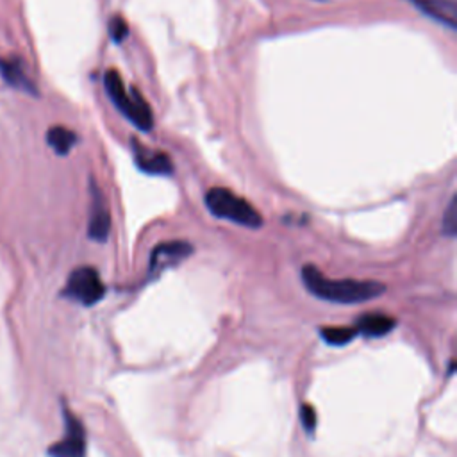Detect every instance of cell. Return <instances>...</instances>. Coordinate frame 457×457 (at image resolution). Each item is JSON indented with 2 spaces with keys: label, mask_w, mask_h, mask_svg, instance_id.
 <instances>
[{
  "label": "cell",
  "mask_w": 457,
  "mask_h": 457,
  "mask_svg": "<svg viewBox=\"0 0 457 457\" xmlns=\"http://www.w3.org/2000/svg\"><path fill=\"white\" fill-rule=\"evenodd\" d=\"M302 282L311 295L332 303H362L378 298L386 291L384 284L373 280L328 278L314 264L302 268Z\"/></svg>",
  "instance_id": "6da1fadb"
},
{
  "label": "cell",
  "mask_w": 457,
  "mask_h": 457,
  "mask_svg": "<svg viewBox=\"0 0 457 457\" xmlns=\"http://www.w3.org/2000/svg\"><path fill=\"white\" fill-rule=\"evenodd\" d=\"M104 87L112 105L139 130L148 132L154 127L152 109L136 87H125L118 70H107L104 75Z\"/></svg>",
  "instance_id": "7a4b0ae2"
},
{
  "label": "cell",
  "mask_w": 457,
  "mask_h": 457,
  "mask_svg": "<svg viewBox=\"0 0 457 457\" xmlns=\"http://www.w3.org/2000/svg\"><path fill=\"white\" fill-rule=\"evenodd\" d=\"M205 205L209 212L220 220H227L248 228H257L262 225V216L259 211L227 187H211L205 193Z\"/></svg>",
  "instance_id": "3957f363"
},
{
  "label": "cell",
  "mask_w": 457,
  "mask_h": 457,
  "mask_svg": "<svg viewBox=\"0 0 457 457\" xmlns=\"http://www.w3.org/2000/svg\"><path fill=\"white\" fill-rule=\"evenodd\" d=\"M62 295L79 302L80 305L91 307L104 298L105 286L95 268L79 266L70 273Z\"/></svg>",
  "instance_id": "277c9868"
},
{
  "label": "cell",
  "mask_w": 457,
  "mask_h": 457,
  "mask_svg": "<svg viewBox=\"0 0 457 457\" xmlns=\"http://www.w3.org/2000/svg\"><path fill=\"white\" fill-rule=\"evenodd\" d=\"M64 436L48 448L50 457H86V432L80 420L70 411L62 409Z\"/></svg>",
  "instance_id": "5b68a950"
},
{
  "label": "cell",
  "mask_w": 457,
  "mask_h": 457,
  "mask_svg": "<svg viewBox=\"0 0 457 457\" xmlns=\"http://www.w3.org/2000/svg\"><path fill=\"white\" fill-rule=\"evenodd\" d=\"M193 252V246L186 241H166L157 245L150 255V268L148 277H155L170 266L179 264Z\"/></svg>",
  "instance_id": "8992f818"
},
{
  "label": "cell",
  "mask_w": 457,
  "mask_h": 457,
  "mask_svg": "<svg viewBox=\"0 0 457 457\" xmlns=\"http://www.w3.org/2000/svg\"><path fill=\"white\" fill-rule=\"evenodd\" d=\"M132 154H134L136 166L143 173L161 175V177H168L173 173L171 159L161 150H154L145 145H139L137 141H132Z\"/></svg>",
  "instance_id": "52a82bcc"
},
{
  "label": "cell",
  "mask_w": 457,
  "mask_h": 457,
  "mask_svg": "<svg viewBox=\"0 0 457 457\" xmlns=\"http://www.w3.org/2000/svg\"><path fill=\"white\" fill-rule=\"evenodd\" d=\"M111 230V214L104 200L102 191L91 182V214L87 225V236L95 241H105Z\"/></svg>",
  "instance_id": "ba28073f"
},
{
  "label": "cell",
  "mask_w": 457,
  "mask_h": 457,
  "mask_svg": "<svg viewBox=\"0 0 457 457\" xmlns=\"http://www.w3.org/2000/svg\"><path fill=\"white\" fill-rule=\"evenodd\" d=\"M423 16L432 21L457 30V4L455 0H409Z\"/></svg>",
  "instance_id": "9c48e42d"
},
{
  "label": "cell",
  "mask_w": 457,
  "mask_h": 457,
  "mask_svg": "<svg viewBox=\"0 0 457 457\" xmlns=\"http://www.w3.org/2000/svg\"><path fill=\"white\" fill-rule=\"evenodd\" d=\"M396 327V320L378 312H368L357 318L355 332L366 337H382L389 334Z\"/></svg>",
  "instance_id": "30bf717a"
},
{
  "label": "cell",
  "mask_w": 457,
  "mask_h": 457,
  "mask_svg": "<svg viewBox=\"0 0 457 457\" xmlns=\"http://www.w3.org/2000/svg\"><path fill=\"white\" fill-rule=\"evenodd\" d=\"M0 75L9 86L27 91V93H32V95L36 93V86L30 80V77L27 75V71L20 61L7 59V57L0 59Z\"/></svg>",
  "instance_id": "8fae6325"
},
{
  "label": "cell",
  "mask_w": 457,
  "mask_h": 457,
  "mask_svg": "<svg viewBox=\"0 0 457 457\" xmlns=\"http://www.w3.org/2000/svg\"><path fill=\"white\" fill-rule=\"evenodd\" d=\"M46 143L57 155H68L77 143V134L68 127L55 125L46 132Z\"/></svg>",
  "instance_id": "7c38bea8"
},
{
  "label": "cell",
  "mask_w": 457,
  "mask_h": 457,
  "mask_svg": "<svg viewBox=\"0 0 457 457\" xmlns=\"http://www.w3.org/2000/svg\"><path fill=\"white\" fill-rule=\"evenodd\" d=\"M320 334H321L323 341H327L328 345H334V346H343L357 336L355 328H350V327H323L320 330Z\"/></svg>",
  "instance_id": "4fadbf2b"
},
{
  "label": "cell",
  "mask_w": 457,
  "mask_h": 457,
  "mask_svg": "<svg viewBox=\"0 0 457 457\" xmlns=\"http://www.w3.org/2000/svg\"><path fill=\"white\" fill-rule=\"evenodd\" d=\"M441 230L448 237H453L457 234V196L455 195L450 198V202H448V205L445 209Z\"/></svg>",
  "instance_id": "5bb4252c"
},
{
  "label": "cell",
  "mask_w": 457,
  "mask_h": 457,
  "mask_svg": "<svg viewBox=\"0 0 457 457\" xmlns=\"http://www.w3.org/2000/svg\"><path fill=\"white\" fill-rule=\"evenodd\" d=\"M107 29H109V36L114 43H121L129 34V25L125 23V20L121 16H112L109 20Z\"/></svg>",
  "instance_id": "9a60e30c"
},
{
  "label": "cell",
  "mask_w": 457,
  "mask_h": 457,
  "mask_svg": "<svg viewBox=\"0 0 457 457\" xmlns=\"http://www.w3.org/2000/svg\"><path fill=\"white\" fill-rule=\"evenodd\" d=\"M300 421H302L305 432L312 434L314 428H316V411H314V407H311L309 403H303L300 407Z\"/></svg>",
  "instance_id": "2e32d148"
}]
</instances>
